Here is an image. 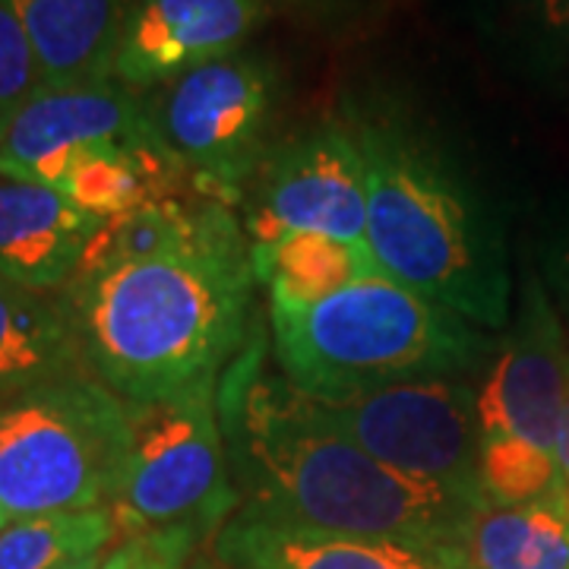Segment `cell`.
<instances>
[{
  "instance_id": "28",
  "label": "cell",
  "mask_w": 569,
  "mask_h": 569,
  "mask_svg": "<svg viewBox=\"0 0 569 569\" xmlns=\"http://www.w3.org/2000/svg\"><path fill=\"white\" fill-rule=\"evenodd\" d=\"M183 569H234V567H228L224 560H219V557L212 553V548H203V550H197V553L183 563Z\"/></svg>"
},
{
  "instance_id": "21",
  "label": "cell",
  "mask_w": 569,
  "mask_h": 569,
  "mask_svg": "<svg viewBox=\"0 0 569 569\" xmlns=\"http://www.w3.org/2000/svg\"><path fill=\"white\" fill-rule=\"evenodd\" d=\"M497 17L535 67L560 63L569 54V0H497Z\"/></svg>"
},
{
  "instance_id": "4",
  "label": "cell",
  "mask_w": 569,
  "mask_h": 569,
  "mask_svg": "<svg viewBox=\"0 0 569 569\" xmlns=\"http://www.w3.org/2000/svg\"><path fill=\"white\" fill-rule=\"evenodd\" d=\"M497 346L488 329L387 272L358 279L320 305L269 307L272 361L320 402L425 377H466L488 365Z\"/></svg>"
},
{
  "instance_id": "14",
  "label": "cell",
  "mask_w": 569,
  "mask_h": 569,
  "mask_svg": "<svg viewBox=\"0 0 569 569\" xmlns=\"http://www.w3.org/2000/svg\"><path fill=\"white\" fill-rule=\"evenodd\" d=\"M209 548L234 569H462L459 553L329 535L247 512H234Z\"/></svg>"
},
{
  "instance_id": "5",
  "label": "cell",
  "mask_w": 569,
  "mask_h": 569,
  "mask_svg": "<svg viewBox=\"0 0 569 569\" xmlns=\"http://www.w3.org/2000/svg\"><path fill=\"white\" fill-rule=\"evenodd\" d=\"M121 449L123 399L92 373L0 399V529L111 507Z\"/></svg>"
},
{
  "instance_id": "27",
  "label": "cell",
  "mask_w": 569,
  "mask_h": 569,
  "mask_svg": "<svg viewBox=\"0 0 569 569\" xmlns=\"http://www.w3.org/2000/svg\"><path fill=\"white\" fill-rule=\"evenodd\" d=\"M557 475H560V488L569 490V396L560 418V433H557Z\"/></svg>"
},
{
  "instance_id": "23",
  "label": "cell",
  "mask_w": 569,
  "mask_h": 569,
  "mask_svg": "<svg viewBox=\"0 0 569 569\" xmlns=\"http://www.w3.org/2000/svg\"><path fill=\"white\" fill-rule=\"evenodd\" d=\"M209 548L203 538L193 531H152L140 535V557L137 569H183V563L197 553Z\"/></svg>"
},
{
  "instance_id": "25",
  "label": "cell",
  "mask_w": 569,
  "mask_h": 569,
  "mask_svg": "<svg viewBox=\"0 0 569 569\" xmlns=\"http://www.w3.org/2000/svg\"><path fill=\"white\" fill-rule=\"evenodd\" d=\"M288 7L291 13L313 22H339L348 17H358L370 0H276Z\"/></svg>"
},
{
  "instance_id": "8",
  "label": "cell",
  "mask_w": 569,
  "mask_h": 569,
  "mask_svg": "<svg viewBox=\"0 0 569 569\" xmlns=\"http://www.w3.org/2000/svg\"><path fill=\"white\" fill-rule=\"evenodd\" d=\"M326 406L377 462L488 507L478 478V389L466 377L408 380Z\"/></svg>"
},
{
  "instance_id": "9",
  "label": "cell",
  "mask_w": 569,
  "mask_h": 569,
  "mask_svg": "<svg viewBox=\"0 0 569 569\" xmlns=\"http://www.w3.org/2000/svg\"><path fill=\"white\" fill-rule=\"evenodd\" d=\"M238 219L250 250L295 231L367 244L365 159L348 121H326L276 142L247 183Z\"/></svg>"
},
{
  "instance_id": "12",
  "label": "cell",
  "mask_w": 569,
  "mask_h": 569,
  "mask_svg": "<svg viewBox=\"0 0 569 569\" xmlns=\"http://www.w3.org/2000/svg\"><path fill=\"white\" fill-rule=\"evenodd\" d=\"M269 0H137L111 63V80L152 92L200 63L244 51Z\"/></svg>"
},
{
  "instance_id": "29",
  "label": "cell",
  "mask_w": 569,
  "mask_h": 569,
  "mask_svg": "<svg viewBox=\"0 0 569 569\" xmlns=\"http://www.w3.org/2000/svg\"><path fill=\"white\" fill-rule=\"evenodd\" d=\"M104 557L108 553H92V557H80V560H70V563H63L58 569H102Z\"/></svg>"
},
{
  "instance_id": "24",
  "label": "cell",
  "mask_w": 569,
  "mask_h": 569,
  "mask_svg": "<svg viewBox=\"0 0 569 569\" xmlns=\"http://www.w3.org/2000/svg\"><path fill=\"white\" fill-rule=\"evenodd\" d=\"M545 272H548V291L553 298L557 310L567 313L569 323V224L553 238V244L548 247V257H545Z\"/></svg>"
},
{
  "instance_id": "15",
  "label": "cell",
  "mask_w": 569,
  "mask_h": 569,
  "mask_svg": "<svg viewBox=\"0 0 569 569\" xmlns=\"http://www.w3.org/2000/svg\"><path fill=\"white\" fill-rule=\"evenodd\" d=\"M39 63L41 86L111 80L130 0H3Z\"/></svg>"
},
{
  "instance_id": "11",
  "label": "cell",
  "mask_w": 569,
  "mask_h": 569,
  "mask_svg": "<svg viewBox=\"0 0 569 569\" xmlns=\"http://www.w3.org/2000/svg\"><path fill=\"white\" fill-rule=\"evenodd\" d=\"M152 140L146 99L118 80L41 86L0 137V174L61 190L89 152Z\"/></svg>"
},
{
  "instance_id": "16",
  "label": "cell",
  "mask_w": 569,
  "mask_h": 569,
  "mask_svg": "<svg viewBox=\"0 0 569 569\" xmlns=\"http://www.w3.org/2000/svg\"><path fill=\"white\" fill-rule=\"evenodd\" d=\"M89 373L70 305L0 276V399Z\"/></svg>"
},
{
  "instance_id": "26",
  "label": "cell",
  "mask_w": 569,
  "mask_h": 569,
  "mask_svg": "<svg viewBox=\"0 0 569 569\" xmlns=\"http://www.w3.org/2000/svg\"><path fill=\"white\" fill-rule=\"evenodd\" d=\"M137 557H140V538H123L108 550L102 569H137Z\"/></svg>"
},
{
  "instance_id": "2",
  "label": "cell",
  "mask_w": 569,
  "mask_h": 569,
  "mask_svg": "<svg viewBox=\"0 0 569 569\" xmlns=\"http://www.w3.org/2000/svg\"><path fill=\"white\" fill-rule=\"evenodd\" d=\"M257 276L234 209L206 200L181 244L80 272L63 288L82 358L127 402L219 389L257 332Z\"/></svg>"
},
{
  "instance_id": "17",
  "label": "cell",
  "mask_w": 569,
  "mask_h": 569,
  "mask_svg": "<svg viewBox=\"0 0 569 569\" xmlns=\"http://www.w3.org/2000/svg\"><path fill=\"white\" fill-rule=\"evenodd\" d=\"M462 569H569V490L516 507H485L459 550Z\"/></svg>"
},
{
  "instance_id": "3",
  "label": "cell",
  "mask_w": 569,
  "mask_h": 569,
  "mask_svg": "<svg viewBox=\"0 0 569 569\" xmlns=\"http://www.w3.org/2000/svg\"><path fill=\"white\" fill-rule=\"evenodd\" d=\"M367 181V247L389 279L478 329L509 323V257L500 228L459 168L399 111L346 118Z\"/></svg>"
},
{
  "instance_id": "20",
  "label": "cell",
  "mask_w": 569,
  "mask_h": 569,
  "mask_svg": "<svg viewBox=\"0 0 569 569\" xmlns=\"http://www.w3.org/2000/svg\"><path fill=\"white\" fill-rule=\"evenodd\" d=\"M478 478L488 507H516L560 488L557 459L516 437L481 440Z\"/></svg>"
},
{
  "instance_id": "1",
  "label": "cell",
  "mask_w": 569,
  "mask_h": 569,
  "mask_svg": "<svg viewBox=\"0 0 569 569\" xmlns=\"http://www.w3.org/2000/svg\"><path fill=\"white\" fill-rule=\"evenodd\" d=\"M219 421L247 516L459 553L481 512L377 462L326 402L272 367L260 326L219 380Z\"/></svg>"
},
{
  "instance_id": "19",
  "label": "cell",
  "mask_w": 569,
  "mask_h": 569,
  "mask_svg": "<svg viewBox=\"0 0 569 569\" xmlns=\"http://www.w3.org/2000/svg\"><path fill=\"white\" fill-rule=\"evenodd\" d=\"M123 541L111 507L51 512L0 529V569H58Z\"/></svg>"
},
{
  "instance_id": "18",
  "label": "cell",
  "mask_w": 569,
  "mask_h": 569,
  "mask_svg": "<svg viewBox=\"0 0 569 569\" xmlns=\"http://www.w3.org/2000/svg\"><path fill=\"white\" fill-rule=\"evenodd\" d=\"M257 284L269 291V307H310L358 279L383 272L370 247L332 234L295 231L272 244L250 250Z\"/></svg>"
},
{
  "instance_id": "10",
  "label": "cell",
  "mask_w": 569,
  "mask_h": 569,
  "mask_svg": "<svg viewBox=\"0 0 569 569\" xmlns=\"http://www.w3.org/2000/svg\"><path fill=\"white\" fill-rule=\"evenodd\" d=\"M569 396L567 326L548 284L529 276L478 389L481 440L516 437L557 459V433Z\"/></svg>"
},
{
  "instance_id": "6",
  "label": "cell",
  "mask_w": 569,
  "mask_h": 569,
  "mask_svg": "<svg viewBox=\"0 0 569 569\" xmlns=\"http://www.w3.org/2000/svg\"><path fill=\"white\" fill-rule=\"evenodd\" d=\"M111 509L123 538L193 531L212 545L241 509L224 452L219 389L156 402L123 399V449Z\"/></svg>"
},
{
  "instance_id": "13",
  "label": "cell",
  "mask_w": 569,
  "mask_h": 569,
  "mask_svg": "<svg viewBox=\"0 0 569 569\" xmlns=\"http://www.w3.org/2000/svg\"><path fill=\"white\" fill-rule=\"evenodd\" d=\"M99 228L102 219L82 212L61 190L0 174V276L61 295Z\"/></svg>"
},
{
  "instance_id": "22",
  "label": "cell",
  "mask_w": 569,
  "mask_h": 569,
  "mask_svg": "<svg viewBox=\"0 0 569 569\" xmlns=\"http://www.w3.org/2000/svg\"><path fill=\"white\" fill-rule=\"evenodd\" d=\"M39 89L41 73L32 48L10 7L0 0V137Z\"/></svg>"
},
{
  "instance_id": "7",
  "label": "cell",
  "mask_w": 569,
  "mask_h": 569,
  "mask_svg": "<svg viewBox=\"0 0 569 569\" xmlns=\"http://www.w3.org/2000/svg\"><path fill=\"white\" fill-rule=\"evenodd\" d=\"M146 111L164 152L197 197L238 212L247 183L269 156L279 77L272 63L234 51L146 92Z\"/></svg>"
}]
</instances>
